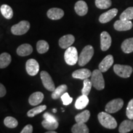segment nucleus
<instances>
[{"mask_svg": "<svg viewBox=\"0 0 133 133\" xmlns=\"http://www.w3.org/2000/svg\"><path fill=\"white\" fill-rule=\"evenodd\" d=\"M98 119L99 123L104 128L107 129H113L117 126V122L116 119L109 114V113L102 112L98 115Z\"/></svg>", "mask_w": 133, "mask_h": 133, "instance_id": "obj_1", "label": "nucleus"}, {"mask_svg": "<svg viewBox=\"0 0 133 133\" xmlns=\"http://www.w3.org/2000/svg\"><path fill=\"white\" fill-rule=\"evenodd\" d=\"M94 48L92 46L88 45L83 48L78 57V64L79 66H84L92 59L94 55Z\"/></svg>", "mask_w": 133, "mask_h": 133, "instance_id": "obj_2", "label": "nucleus"}, {"mask_svg": "<svg viewBox=\"0 0 133 133\" xmlns=\"http://www.w3.org/2000/svg\"><path fill=\"white\" fill-rule=\"evenodd\" d=\"M102 71L100 70H94L91 75V83L92 86L97 90L101 91L104 89L105 81Z\"/></svg>", "mask_w": 133, "mask_h": 133, "instance_id": "obj_3", "label": "nucleus"}, {"mask_svg": "<svg viewBox=\"0 0 133 133\" xmlns=\"http://www.w3.org/2000/svg\"><path fill=\"white\" fill-rule=\"evenodd\" d=\"M78 55L75 47L70 46L66 49L64 54V59L65 62L69 65H74L78 61Z\"/></svg>", "mask_w": 133, "mask_h": 133, "instance_id": "obj_4", "label": "nucleus"}, {"mask_svg": "<svg viewBox=\"0 0 133 133\" xmlns=\"http://www.w3.org/2000/svg\"><path fill=\"white\" fill-rule=\"evenodd\" d=\"M30 24L28 21H22L11 27V32L15 35H22L29 30Z\"/></svg>", "mask_w": 133, "mask_h": 133, "instance_id": "obj_5", "label": "nucleus"}, {"mask_svg": "<svg viewBox=\"0 0 133 133\" xmlns=\"http://www.w3.org/2000/svg\"><path fill=\"white\" fill-rule=\"evenodd\" d=\"M114 72L119 77L127 78L131 76L132 72V69L131 66L126 65L116 64L114 66Z\"/></svg>", "mask_w": 133, "mask_h": 133, "instance_id": "obj_6", "label": "nucleus"}, {"mask_svg": "<svg viewBox=\"0 0 133 133\" xmlns=\"http://www.w3.org/2000/svg\"><path fill=\"white\" fill-rule=\"evenodd\" d=\"M123 104L124 102L123 99L118 98L108 102L106 105L105 110L106 112L109 114H114L121 110V108L123 107Z\"/></svg>", "mask_w": 133, "mask_h": 133, "instance_id": "obj_7", "label": "nucleus"}, {"mask_svg": "<svg viewBox=\"0 0 133 133\" xmlns=\"http://www.w3.org/2000/svg\"><path fill=\"white\" fill-rule=\"evenodd\" d=\"M40 77L44 87L49 91H53L56 89L54 81L52 78L47 71H42L40 74Z\"/></svg>", "mask_w": 133, "mask_h": 133, "instance_id": "obj_8", "label": "nucleus"}, {"mask_svg": "<svg viewBox=\"0 0 133 133\" xmlns=\"http://www.w3.org/2000/svg\"><path fill=\"white\" fill-rule=\"evenodd\" d=\"M26 70L27 74L30 76H35L39 71V64L35 59H29L26 62Z\"/></svg>", "mask_w": 133, "mask_h": 133, "instance_id": "obj_9", "label": "nucleus"}, {"mask_svg": "<svg viewBox=\"0 0 133 133\" xmlns=\"http://www.w3.org/2000/svg\"><path fill=\"white\" fill-rule=\"evenodd\" d=\"M114 29L119 31H128L132 28L133 24L131 21L121 20L116 21L114 24Z\"/></svg>", "mask_w": 133, "mask_h": 133, "instance_id": "obj_10", "label": "nucleus"}, {"mask_svg": "<svg viewBox=\"0 0 133 133\" xmlns=\"http://www.w3.org/2000/svg\"><path fill=\"white\" fill-rule=\"evenodd\" d=\"M112 44V38L107 31H103L101 34V48L103 51L109 49Z\"/></svg>", "mask_w": 133, "mask_h": 133, "instance_id": "obj_11", "label": "nucleus"}, {"mask_svg": "<svg viewBox=\"0 0 133 133\" xmlns=\"http://www.w3.org/2000/svg\"><path fill=\"white\" fill-rule=\"evenodd\" d=\"M118 11L116 8H114V9L109 10V11L103 13L100 16L99 21L102 24H105V23L109 22L112 21L115 17L116 16V14H118Z\"/></svg>", "mask_w": 133, "mask_h": 133, "instance_id": "obj_12", "label": "nucleus"}, {"mask_svg": "<svg viewBox=\"0 0 133 133\" xmlns=\"http://www.w3.org/2000/svg\"><path fill=\"white\" fill-rule=\"evenodd\" d=\"M75 37L72 35H66L61 37L59 40V46L62 49H67L75 42Z\"/></svg>", "mask_w": 133, "mask_h": 133, "instance_id": "obj_13", "label": "nucleus"}, {"mask_svg": "<svg viewBox=\"0 0 133 133\" xmlns=\"http://www.w3.org/2000/svg\"><path fill=\"white\" fill-rule=\"evenodd\" d=\"M114 62V57L112 55H108L102 60L99 65V69L102 72H105L112 66Z\"/></svg>", "mask_w": 133, "mask_h": 133, "instance_id": "obj_14", "label": "nucleus"}, {"mask_svg": "<svg viewBox=\"0 0 133 133\" xmlns=\"http://www.w3.org/2000/svg\"><path fill=\"white\" fill-rule=\"evenodd\" d=\"M92 73L89 70V69H81L76 70L72 74V77L74 78L83 79L89 78V77L91 76Z\"/></svg>", "mask_w": 133, "mask_h": 133, "instance_id": "obj_15", "label": "nucleus"}, {"mask_svg": "<svg viewBox=\"0 0 133 133\" xmlns=\"http://www.w3.org/2000/svg\"><path fill=\"white\" fill-rule=\"evenodd\" d=\"M75 11L79 16H85L88 11V7L86 3L82 0L77 1L75 5Z\"/></svg>", "mask_w": 133, "mask_h": 133, "instance_id": "obj_16", "label": "nucleus"}, {"mask_svg": "<svg viewBox=\"0 0 133 133\" xmlns=\"http://www.w3.org/2000/svg\"><path fill=\"white\" fill-rule=\"evenodd\" d=\"M47 16L51 20H59L62 18L64 16V12L60 8H51L48 10Z\"/></svg>", "mask_w": 133, "mask_h": 133, "instance_id": "obj_17", "label": "nucleus"}, {"mask_svg": "<svg viewBox=\"0 0 133 133\" xmlns=\"http://www.w3.org/2000/svg\"><path fill=\"white\" fill-rule=\"evenodd\" d=\"M44 99V94L41 92H35L30 96L29 102L31 105L36 106L42 102Z\"/></svg>", "mask_w": 133, "mask_h": 133, "instance_id": "obj_18", "label": "nucleus"}, {"mask_svg": "<svg viewBox=\"0 0 133 133\" xmlns=\"http://www.w3.org/2000/svg\"><path fill=\"white\" fill-rule=\"evenodd\" d=\"M33 52V48L29 44H23L18 47L17 49V54L19 56L24 57L29 56Z\"/></svg>", "mask_w": 133, "mask_h": 133, "instance_id": "obj_19", "label": "nucleus"}, {"mask_svg": "<svg viewBox=\"0 0 133 133\" xmlns=\"http://www.w3.org/2000/svg\"><path fill=\"white\" fill-rule=\"evenodd\" d=\"M133 130V121L132 119L129 120H124L119 126V132L127 133Z\"/></svg>", "mask_w": 133, "mask_h": 133, "instance_id": "obj_20", "label": "nucleus"}, {"mask_svg": "<svg viewBox=\"0 0 133 133\" xmlns=\"http://www.w3.org/2000/svg\"><path fill=\"white\" fill-rule=\"evenodd\" d=\"M88 104H89V99H88V96L82 94L76 99L75 106L76 109L82 110L84 109Z\"/></svg>", "mask_w": 133, "mask_h": 133, "instance_id": "obj_21", "label": "nucleus"}, {"mask_svg": "<svg viewBox=\"0 0 133 133\" xmlns=\"http://www.w3.org/2000/svg\"><path fill=\"white\" fill-rule=\"evenodd\" d=\"M71 132L73 133H88L89 131L85 123L78 122L73 126Z\"/></svg>", "mask_w": 133, "mask_h": 133, "instance_id": "obj_22", "label": "nucleus"}, {"mask_svg": "<svg viewBox=\"0 0 133 133\" xmlns=\"http://www.w3.org/2000/svg\"><path fill=\"white\" fill-rule=\"evenodd\" d=\"M121 49L126 54L133 52V38L125 39L121 44Z\"/></svg>", "mask_w": 133, "mask_h": 133, "instance_id": "obj_23", "label": "nucleus"}, {"mask_svg": "<svg viewBox=\"0 0 133 133\" xmlns=\"http://www.w3.org/2000/svg\"><path fill=\"white\" fill-rule=\"evenodd\" d=\"M68 87L66 84H62V85H60L58 86L57 88L54 89V91H53L52 93V95L51 97L53 99L56 100L59 99V98L61 97L63 94L65 92H66V91H67Z\"/></svg>", "mask_w": 133, "mask_h": 133, "instance_id": "obj_24", "label": "nucleus"}, {"mask_svg": "<svg viewBox=\"0 0 133 133\" xmlns=\"http://www.w3.org/2000/svg\"><path fill=\"white\" fill-rule=\"evenodd\" d=\"M11 56L7 52H3L0 55V69L6 68L11 62Z\"/></svg>", "mask_w": 133, "mask_h": 133, "instance_id": "obj_25", "label": "nucleus"}, {"mask_svg": "<svg viewBox=\"0 0 133 133\" xmlns=\"http://www.w3.org/2000/svg\"><path fill=\"white\" fill-rule=\"evenodd\" d=\"M90 112L88 110L83 111V112L79 113L78 115H76L75 117V121L76 123H86L89 120V118H90Z\"/></svg>", "mask_w": 133, "mask_h": 133, "instance_id": "obj_26", "label": "nucleus"}, {"mask_svg": "<svg viewBox=\"0 0 133 133\" xmlns=\"http://www.w3.org/2000/svg\"><path fill=\"white\" fill-rule=\"evenodd\" d=\"M1 10V12L3 16L6 19H11V18L13 17V11L12 9L9 6H8L7 4H3L1 6L0 8Z\"/></svg>", "mask_w": 133, "mask_h": 133, "instance_id": "obj_27", "label": "nucleus"}, {"mask_svg": "<svg viewBox=\"0 0 133 133\" xmlns=\"http://www.w3.org/2000/svg\"><path fill=\"white\" fill-rule=\"evenodd\" d=\"M49 48V44L44 40L38 41L36 44V49L39 54H44V53L48 52Z\"/></svg>", "mask_w": 133, "mask_h": 133, "instance_id": "obj_28", "label": "nucleus"}, {"mask_svg": "<svg viewBox=\"0 0 133 133\" xmlns=\"http://www.w3.org/2000/svg\"><path fill=\"white\" fill-rule=\"evenodd\" d=\"M41 124L44 128L48 130H55L59 126V123L58 121H49L46 119H44L41 123Z\"/></svg>", "mask_w": 133, "mask_h": 133, "instance_id": "obj_29", "label": "nucleus"}, {"mask_svg": "<svg viewBox=\"0 0 133 133\" xmlns=\"http://www.w3.org/2000/svg\"><path fill=\"white\" fill-rule=\"evenodd\" d=\"M119 19L131 21L133 19V7H129L121 13L119 16Z\"/></svg>", "mask_w": 133, "mask_h": 133, "instance_id": "obj_30", "label": "nucleus"}, {"mask_svg": "<svg viewBox=\"0 0 133 133\" xmlns=\"http://www.w3.org/2000/svg\"><path fill=\"white\" fill-rule=\"evenodd\" d=\"M46 105H43L37 106V107L33 108V109L30 110L29 112H27V115L29 117H34L36 115L40 114L43 112L46 109Z\"/></svg>", "mask_w": 133, "mask_h": 133, "instance_id": "obj_31", "label": "nucleus"}, {"mask_svg": "<svg viewBox=\"0 0 133 133\" xmlns=\"http://www.w3.org/2000/svg\"><path fill=\"white\" fill-rule=\"evenodd\" d=\"M4 124L6 127L9 128H15L18 126V121L12 116H7L5 118Z\"/></svg>", "mask_w": 133, "mask_h": 133, "instance_id": "obj_32", "label": "nucleus"}, {"mask_svg": "<svg viewBox=\"0 0 133 133\" xmlns=\"http://www.w3.org/2000/svg\"><path fill=\"white\" fill-rule=\"evenodd\" d=\"M92 83L89 78H86L84 79L83 81V88L81 90V93L83 95L88 96L90 92L91 88H92Z\"/></svg>", "mask_w": 133, "mask_h": 133, "instance_id": "obj_33", "label": "nucleus"}, {"mask_svg": "<svg viewBox=\"0 0 133 133\" xmlns=\"http://www.w3.org/2000/svg\"><path fill=\"white\" fill-rule=\"evenodd\" d=\"M95 4L96 7L101 9H105L112 6L111 0H96Z\"/></svg>", "mask_w": 133, "mask_h": 133, "instance_id": "obj_34", "label": "nucleus"}, {"mask_svg": "<svg viewBox=\"0 0 133 133\" xmlns=\"http://www.w3.org/2000/svg\"><path fill=\"white\" fill-rule=\"evenodd\" d=\"M126 114L129 119L133 120V99H131L128 104Z\"/></svg>", "mask_w": 133, "mask_h": 133, "instance_id": "obj_35", "label": "nucleus"}, {"mask_svg": "<svg viewBox=\"0 0 133 133\" xmlns=\"http://www.w3.org/2000/svg\"><path fill=\"white\" fill-rule=\"evenodd\" d=\"M61 99L64 105H68L70 104L73 101V98H71L68 92H65L63 95L61 96Z\"/></svg>", "mask_w": 133, "mask_h": 133, "instance_id": "obj_36", "label": "nucleus"}, {"mask_svg": "<svg viewBox=\"0 0 133 133\" xmlns=\"http://www.w3.org/2000/svg\"><path fill=\"white\" fill-rule=\"evenodd\" d=\"M43 118H44V119H46V120L49 121H57V119L55 117L54 115H52V114H49V113L46 112L45 114L43 115Z\"/></svg>", "mask_w": 133, "mask_h": 133, "instance_id": "obj_37", "label": "nucleus"}, {"mask_svg": "<svg viewBox=\"0 0 133 133\" xmlns=\"http://www.w3.org/2000/svg\"><path fill=\"white\" fill-rule=\"evenodd\" d=\"M33 126L31 124H27L23 128L21 131V133H31L33 132Z\"/></svg>", "mask_w": 133, "mask_h": 133, "instance_id": "obj_38", "label": "nucleus"}, {"mask_svg": "<svg viewBox=\"0 0 133 133\" xmlns=\"http://www.w3.org/2000/svg\"><path fill=\"white\" fill-rule=\"evenodd\" d=\"M6 89L3 84L0 83V97H3L6 95Z\"/></svg>", "mask_w": 133, "mask_h": 133, "instance_id": "obj_39", "label": "nucleus"}, {"mask_svg": "<svg viewBox=\"0 0 133 133\" xmlns=\"http://www.w3.org/2000/svg\"><path fill=\"white\" fill-rule=\"evenodd\" d=\"M56 132H57L56 131H53L52 130L51 131H47V132H46V133H56Z\"/></svg>", "mask_w": 133, "mask_h": 133, "instance_id": "obj_40", "label": "nucleus"}, {"mask_svg": "<svg viewBox=\"0 0 133 133\" xmlns=\"http://www.w3.org/2000/svg\"><path fill=\"white\" fill-rule=\"evenodd\" d=\"M56 112H57V110H56V109H53V112H54V113H56Z\"/></svg>", "mask_w": 133, "mask_h": 133, "instance_id": "obj_41", "label": "nucleus"}]
</instances>
